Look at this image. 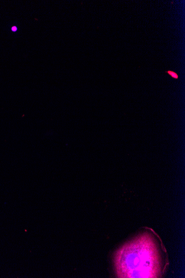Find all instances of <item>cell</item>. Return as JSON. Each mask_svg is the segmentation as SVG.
Segmentation results:
<instances>
[{
	"mask_svg": "<svg viewBox=\"0 0 185 278\" xmlns=\"http://www.w3.org/2000/svg\"><path fill=\"white\" fill-rule=\"evenodd\" d=\"M165 73H166L170 75V76L172 78H173V79H178V75L177 74V73L175 72H173L172 71H170V70H168V71H166Z\"/></svg>",
	"mask_w": 185,
	"mask_h": 278,
	"instance_id": "cell-2",
	"label": "cell"
},
{
	"mask_svg": "<svg viewBox=\"0 0 185 278\" xmlns=\"http://www.w3.org/2000/svg\"><path fill=\"white\" fill-rule=\"evenodd\" d=\"M17 27L16 26H13L12 28H11V30H12V31L14 32H16L17 31Z\"/></svg>",
	"mask_w": 185,
	"mask_h": 278,
	"instance_id": "cell-3",
	"label": "cell"
},
{
	"mask_svg": "<svg viewBox=\"0 0 185 278\" xmlns=\"http://www.w3.org/2000/svg\"><path fill=\"white\" fill-rule=\"evenodd\" d=\"M119 278H157L161 273L160 256L155 243L143 234L126 244L116 255Z\"/></svg>",
	"mask_w": 185,
	"mask_h": 278,
	"instance_id": "cell-1",
	"label": "cell"
}]
</instances>
